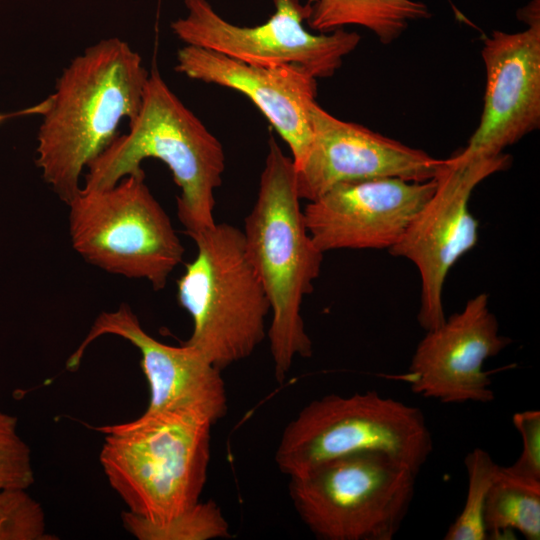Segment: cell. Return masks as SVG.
<instances>
[{
  "mask_svg": "<svg viewBox=\"0 0 540 540\" xmlns=\"http://www.w3.org/2000/svg\"><path fill=\"white\" fill-rule=\"evenodd\" d=\"M189 236L197 254L177 281L179 304L193 321L184 344L222 371L248 358L265 339L270 303L242 230L215 223Z\"/></svg>",
  "mask_w": 540,
  "mask_h": 540,
  "instance_id": "cell-5",
  "label": "cell"
},
{
  "mask_svg": "<svg viewBox=\"0 0 540 540\" xmlns=\"http://www.w3.org/2000/svg\"><path fill=\"white\" fill-rule=\"evenodd\" d=\"M487 539H511L519 532L527 540L540 539V482L515 477L500 466L483 509Z\"/></svg>",
  "mask_w": 540,
  "mask_h": 540,
  "instance_id": "cell-18",
  "label": "cell"
},
{
  "mask_svg": "<svg viewBox=\"0 0 540 540\" xmlns=\"http://www.w3.org/2000/svg\"><path fill=\"white\" fill-rule=\"evenodd\" d=\"M73 249L102 270L165 288L184 247L140 169L102 190H84L67 205Z\"/></svg>",
  "mask_w": 540,
  "mask_h": 540,
  "instance_id": "cell-8",
  "label": "cell"
},
{
  "mask_svg": "<svg viewBox=\"0 0 540 540\" xmlns=\"http://www.w3.org/2000/svg\"><path fill=\"white\" fill-rule=\"evenodd\" d=\"M510 343L499 332L488 294L480 293L460 312L426 331L399 379L413 393L441 403H488L493 401L494 391L484 363Z\"/></svg>",
  "mask_w": 540,
  "mask_h": 540,
  "instance_id": "cell-12",
  "label": "cell"
},
{
  "mask_svg": "<svg viewBox=\"0 0 540 540\" xmlns=\"http://www.w3.org/2000/svg\"><path fill=\"white\" fill-rule=\"evenodd\" d=\"M155 158L166 164L180 189L177 216L187 235L216 222L215 190L222 184L225 153L221 142L176 96L154 67L129 130L87 166L84 190L114 186Z\"/></svg>",
  "mask_w": 540,
  "mask_h": 540,
  "instance_id": "cell-3",
  "label": "cell"
},
{
  "mask_svg": "<svg viewBox=\"0 0 540 540\" xmlns=\"http://www.w3.org/2000/svg\"><path fill=\"white\" fill-rule=\"evenodd\" d=\"M300 200L293 160L270 136L257 199L242 232L270 303L267 336L277 381H283L296 357L312 355L301 306L313 291L324 253L308 232Z\"/></svg>",
  "mask_w": 540,
  "mask_h": 540,
  "instance_id": "cell-2",
  "label": "cell"
},
{
  "mask_svg": "<svg viewBox=\"0 0 540 540\" xmlns=\"http://www.w3.org/2000/svg\"><path fill=\"white\" fill-rule=\"evenodd\" d=\"M431 15L428 6L418 0H316L309 5L306 22L319 33L361 26L387 45L398 39L411 22Z\"/></svg>",
  "mask_w": 540,
  "mask_h": 540,
  "instance_id": "cell-17",
  "label": "cell"
},
{
  "mask_svg": "<svg viewBox=\"0 0 540 540\" xmlns=\"http://www.w3.org/2000/svg\"><path fill=\"white\" fill-rule=\"evenodd\" d=\"M35 482L31 450L17 431V418L0 411V491L27 489Z\"/></svg>",
  "mask_w": 540,
  "mask_h": 540,
  "instance_id": "cell-22",
  "label": "cell"
},
{
  "mask_svg": "<svg viewBox=\"0 0 540 540\" xmlns=\"http://www.w3.org/2000/svg\"><path fill=\"white\" fill-rule=\"evenodd\" d=\"M417 475L389 455L356 453L289 477V496L318 539L392 540L408 514Z\"/></svg>",
  "mask_w": 540,
  "mask_h": 540,
  "instance_id": "cell-7",
  "label": "cell"
},
{
  "mask_svg": "<svg viewBox=\"0 0 540 540\" xmlns=\"http://www.w3.org/2000/svg\"><path fill=\"white\" fill-rule=\"evenodd\" d=\"M13 115H20V112L15 114H0V123Z\"/></svg>",
  "mask_w": 540,
  "mask_h": 540,
  "instance_id": "cell-24",
  "label": "cell"
},
{
  "mask_svg": "<svg viewBox=\"0 0 540 540\" xmlns=\"http://www.w3.org/2000/svg\"><path fill=\"white\" fill-rule=\"evenodd\" d=\"M436 179L382 177L337 184L303 209L308 232L323 252L390 249L431 197Z\"/></svg>",
  "mask_w": 540,
  "mask_h": 540,
  "instance_id": "cell-14",
  "label": "cell"
},
{
  "mask_svg": "<svg viewBox=\"0 0 540 540\" xmlns=\"http://www.w3.org/2000/svg\"><path fill=\"white\" fill-rule=\"evenodd\" d=\"M311 142L295 168L300 199L312 201L349 181L392 177L422 182L436 178L446 164L360 124L341 120L317 102L310 109Z\"/></svg>",
  "mask_w": 540,
  "mask_h": 540,
  "instance_id": "cell-13",
  "label": "cell"
},
{
  "mask_svg": "<svg viewBox=\"0 0 540 540\" xmlns=\"http://www.w3.org/2000/svg\"><path fill=\"white\" fill-rule=\"evenodd\" d=\"M175 70L244 94L287 143L294 167L302 163L311 142L310 109L317 95V79L308 71L295 65L249 64L191 45L178 50Z\"/></svg>",
  "mask_w": 540,
  "mask_h": 540,
  "instance_id": "cell-16",
  "label": "cell"
},
{
  "mask_svg": "<svg viewBox=\"0 0 540 540\" xmlns=\"http://www.w3.org/2000/svg\"><path fill=\"white\" fill-rule=\"evenodd\" d=\"M124 529L138 540H210L229 538L230 527L213 501L197 502L182 513L154 523L129 511L121 514Z\"/></svg>",
  "mask_w": 540,
  "mask_h": 540,
  "instance_id": "cell-19",
  "label": "cell"
},
{
  "mask_svg": "<svg viewBox=\"0 0 540 540\" xmlns=\"http://www.w3.org/2000/svg\"><path fill=\"white\" fill-rule=\"evenodd\" d=\"M274 13L264 23L239 26L224 19L208 0H184L186 14L171 23L185 45L222 53L263 66L295 65L313 77L328 78L358 46L357 32L338 29L314 34L306 29L309 4L273 0Z\"/></svg>",
  "mask_w": 540,
  "mask_h": 540,
  "instance_id": "cell-10",
  "label": "cell"
},
{
  "mask_svg": "<svg viewBox=\"0 0 540 540\" xmlns=\"http://www.w3.org/2000/svg\"><path fill=\"white\" fill-rule=\"evenodd\" d=\"M42 505L27 489L0 491V540H52Z\"/></svg>",
  "mask_w": 540,
  "mask_h": 540,
  "instance_id": "cell-21",
  "label": "cell"
},
{
  "mask_svg": "<svg viewBox=\"0 0 540 540\" xmlns=\"http://www.w3.org/2000/svg\"><path fill=\"white\" fill-rule=\"evenodd\" d=\"M512 422L521 436L522 451L512 465L502 468L515 477L540 482V411L516 412Z\"/></svg>",
  "mask_w": 540,
  "mask_h": 540,
  "instance_id": "cell-23",
  "label": "cell"
},
{
  "mask_svg": "<svg viewBox=\"0 0 540 540\" xmlns=\"http://www.w3.org/2000/svg\"><path fill=\"white\" fill-rule=\"evenodd\" d=\"M464 464L468 489L462 511L449 526L445 540H486L483 509L487 493L496 478L500 465L482 448L469 452Z\"/></svg>",
  "mask_w": 540,
  "mask_h": 540,
  "instance_id": "cell-20",
  "label": "cell"
},
{
  "mask_svg": "<svg viewBox=\"0 0 540 540\" xmlns=\"http://www.w3.org/2000/svg\"><path fill=\"white\" fill-rule=\"evenodd\" d=\"M207 416L186 411H145L104 425L100 465L127 511L165 522L200 501L210 461Z\"/></svg>",
  "mask_w": 540,
  "mask_h": 540,
  "instance_id": "cell-4",
  "label": "cell"
},
{
  "mask_svg": "<svg viewBox=\"0 0 540 540\" xmlns=\"http://www.w3.org/2000/svg\"><path fill=\"white\" fill-rule=\"evenodd\" d=\"M149 72L127 42L111 37L87 47L58 77L54 93L22 114L42 115L36 165L68 205L81 191L83 169L138 114Z\"/></svg>",
  "mask_w": 540,
  "mask_h": 540,
  "instance_id": "cell-1",
  "label": "cell"
},
{
  "mask_svg": "<svg viewBox=\"0 0 540 540\" xmlns=\"http://www.w3.org/2000/svg\"><path fill=\"white\" fill-rule=\"evenodd\" d=\"M517 14L524 30H494L484 38L483 111L464 155H499L540 126V0Z\"/></svg>",
  "mask_w": 540,
  "mask_h": 540,
  "instance_id": "cell-11",
  "label": "cell"
},
{
  "mask_svg": "<svg viewBox=\"0 0 540 540\" xmlns=\"http://www.w3.org/2000/svg\"><path fill=\"white\" fill-rule=\"evenodd\" d=\"M432 451V435L418 407L369 390L329 394L304 406L283 430L275 462L291 477L339 457L377 452L419 473Z\"/></svg>",
  "mask_w": 540,
  "mask_h": 540,
  "instance_id": "cell-6",
  "label": "cell"
},
{
  "mask_svg": "<svg viewBox=\"0 0 540 540\" xmlns=\"http://www.w3.org/2000/svg\"><path fill=\"white\" fill-rule=\"evenodd\" d=\"M103 335L121 337L139 350L141 368L149 388L146 411L196 412L214 423L225 416L227 394L221 370L184 343L171 346L153 338L124 303L117 310L99 314L87 336L69 357L67 369H76L86 348Z\"/></svg>",
  "mask_w": 540,
  "mask_h": 540,
  "instance_id": "cell-15",
  "label": "cell"
},
{
  "mask_svg": "<svg viewBox=\"0 0 540 540\" xmlns=\"http://www.w3.org/2000/svg\"><path fill=\"white\" fill-rule=\"evenodd\" d=\"M511 156L464 155L446 159L433 194L388 251L410 260L421 280L418 322L424 330L445 320L443 287L454 264L478 242L479 224L469 210L473 190L489 176L508 169Z\"/></svg>",
  "mask_w": 540,
  "mask_h": 540,
  "instance_id": "cell-9",
  "label": "cell"
}]
</instances>
